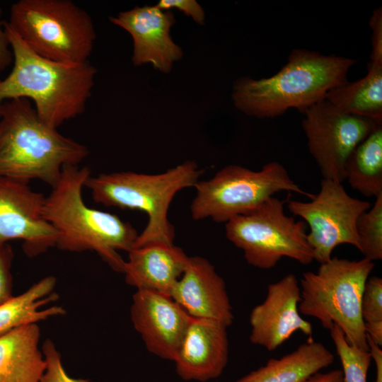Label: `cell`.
Here are the masks:
<instances>
[{"label":"cell","mask_w":382,"mask_h":382,"mask_svg":"<svg viewBox=\"0 0 382 382\" xmlns=\"http://www.w3.org/2000/svg\"><path fill=\"white\" fill-rule=\"evenodd\" d=\"M334 359L333 354L323 343L310 338L293 352L279 359H270L236 382H306Z\"/></svg>","instance_id":"20"},{"label":"cell","mask_w":382,"mask_h":382,"mask_svg":"<svg viewBox=\"0 0 382 382\" xmlns=\"http://www.w3.org/2000/svg\"><path fill=\"white\" fill-rule=\"evenodd\" d=\"M42 352L46 361V369L40 382H88L86 379L74 378L68 375L61 356L51 340L47 339L44 342Z\"/></svg>","instance_id":"27"},{"label":"cell","mask_w":382,"mask_h":382,"mask_svg":"<svg viewBox=\"0 0 382 382\" xmlns=\"http://www.w3.org/2000/svg\"><path fill=\"white\" fill-rule=\"evenodd\" d=\"M13 54V68L0 79V107L15 98L33 102L39 117L56 128L82 114L91 96L96 69L89 62L69 64L44 58L3 21Z\"/></svg>","instance_id":"1"},{"label":"cell","mask_w":382,"mask_h":382,"mask_svg":"<svg viewBox=\"0 0 382 382\" xmlns=\"http://www.w3.org/2000/svg\"><path fill=\"white\" fill-rule=\"evenodd\" d=\"M330 333L341 361L343 382H367L371 361L369 350L349 345L336 325L330 330Z\"/></svg>","instance_id":"25"},{"label":"cell","mask_w":382,"mask_h":382,"mask_svg":"<svg viewBox=\"0 0 382 382\" xmlns=\"http://www.w3.org/2000/svg\"><path fill=\"white\" fill-rule=\"evenodd\" d=\"M371 52L369 64L382 65V8H376L370 18Z\"/></svg>","instance_id":"29"},{"label":"cell","mask_w":382,"mask_h":382,"mask_svg":"<svg viewBox=\"0 0 382 382\" xmlns=\"http://www.w3.org/2000/svg\"><path fill=\"white\" fill-rule=\"evenodd\" d=\"M301 289L294 274H288L268 285L264 301L250 314V341L274 351L296 331L312 338L313 327L299 311Z\"/></svg>","instance_id":"13"},{"label":"cell","mask_w":382,"mask_h":382,"mask_svg":"<svg viewBox=\"0 0 382 382\" xmlns=\"http://www.w3.org/2000/svg\"><path fill=\"white\" fill-rule=\"evenodd\" d=\"M14 253L11 245L0 244V306L13 296V277L11 267Z\"/></svg>","instance_id":"28"},{"label":"cell","mask_w":382,"mask_h":382,"mask_svg":"<svg viewBox=\"0 0 382 382\" xmlns=\"http://www.w3.org/2000/svg\"><path fill=\"white\" fill-rule=\"evenodd\" d=\"M6 23L35 53L64 64L88 62L96 38L89 14L70 0H19Z\"/></svg>","instance_id":"7"},{"label":"cell","mask_w":382,"mask_h":382,"mask_svg":"<svg viewBox=\"0 0 382 382\" xmlns=\"http://www.w3.org/2000/svg\"><path fill=\"white\" fill-rule=\"evenodd\" d=\"M227 328L192 318L173 360L182 379L206 382L221 375L228 358Z\"/></svg>","instance_id":"17"},{"label":"cell","mask_w":382,"mask_h":382,"mask_svg":"<svg viewBox=\"0 0 382 382\" xmlns=\"http://www.w3.org/2000/svg\"><path fill=\"white\" fill-rule=\"evenodd\" d=\"M369 350L376 366V378L374 382H382V349L381 347L367 337Z\"/></svg>","instance_id":"32"},{"label":"cell","mask_w":382,"mask_h":382,"mask_svg":"<svg viewBox=\"0 0 382 382\" xmlns=\"http://www.w3.org/2000/svg\"><path fill=\"white\" fill-rule=\"evenodd\" d=\"M88 148L45 124L27 98L0 107V177L29 183L39 180L51 187L64 166L79 165Z\"/></svg>","instance_id":"4"},{"label":"cell","mask_w":382,"mask_h":382,"mask_svg":"<svg viewBox=\"0 0 382 382\" xmlns=\"http://www.w3.org/2000/svg\"><path fill=\"white\" fill-rule=\"evenodd\" d=\"M56 278L47 276L33 284L23 293L13 296L0 306V335L20 326L37 323L65 313L58 306L42 308L58 299L54 291Z\"/></svg>","instance_id":"21"},{"label":"cell","mask_w":382,"mask_h":382,"mask_svg":"<svg viewBox=\"0 0 382 382\" xmlns=\"http://www.w3.org/2000/svg\"><path fill=\"white\" fill-rule=\"evenodd\" d=\"M359 250L370 261L382 259V194L357 221Z\"/></svg>","instance_id":"24"},{"label":"cell","mask_w":382,"mask_h":382,"mask_svg":"<svg viewBox=\"0 0 382 382\" xmlns=\"http://www.w3.org/2000/svg\"><path fill=\"white\" fill-rule=\"evenodd\" d=\"M12 63V51L4 28L3 21L0 19V73L5 70Z\"/></svg>","instance_id":"31"},{"label":"cell","mask_w":382,"mask_h":382,"mask_svg":"<svg viewBox=\"0 0 382 382\" xmlns=\"http://www.w3.org/2000/svg\"><path fill=\"white\" fill-rule=\"evenodd\" d=\"M110 21L131 35L134 65L151 63L156 69L168 73L173 63L182 58L181 48L170 35L175 23L171 11H163L157 6H136L111 17Z\"/></svg>","instance_id":"15"},{"label":"cell","mask_w":382,"mask_h":382,"mask_svg":"<svg viewBox=\"0 0 382 382\" xmlns=\"http://www.w3.org/2000/svg\"><path fill=\"white\" fill-rule=\"evenodd\" d=\"M325 100L344 113L382 124V65L369 63L365 76L332 88Z\"/></svg>","instance_id":"22"},{"label":"cell","mask_w":382,"mask_h":382,"mask_svg":"<svg viewBox=\"0 0 382 382\" xmlns=\"http://www.w3.org/2000/svg\"><path fill=\"white\" fill-rule=\"evenodd\" d=\"M188 258L174 243L151 242L128 252L122 272L126 282L137 290H150L170 296Z\"/></svg>","instance_id":"18"},{"label":"cell","mask_w":382,"mask_h":382,"mask_svg":"<svg viewBox=\"0 0 382 382\" xmlns=\"http://www.w3.org/2000/svg\"><path fill=\"white\" fill-rule=\"evenodd\" d=\"M190 205L195 220L211 218L226 223L245 214L282 191L295 192L311 199L313 195L303 190L277 161L265 164L261 170L231 165L223 168L207 180H199Z\"/></svg>","instance_id":"8"},{"label":"cell","mask_w":382,"mask_h":382,"mask_svg":"<svg viewBox=\"0 0 382 382\" xmlns=\"http://www.w3.org/2000/svg\"><path fill=\"white\" fill-rule=\"evenodd\" d=\"M90 176L88 167L64 166L59 181L45 197L43 216L57 233V248L95 251L112 269L122 272L125 260L118 252L133 248L137 231L117 215L85 204L82 189Z\"/></svg>","instance_id":"3"},{"label":"cell","mask_w":382,"mask_h":382,"mask_svg":"<svg viewBox=\"0 0 382 382\" xmlns=\"http://www.w3.org/2000/svg\"><path fill=\"white\" fill-rule=\"evenodd\" d=\"M374 267V262L366 258L332 257L316 272H304L299 284L300 314L318 319L328 330L337 326L349 345L369 350L361 303Z\"/></svg>","instance_id":"6"},{"label":"cell","mask_w":382,"mask_h":382,"mask_svg":"<svg viewBox=\"0 0 382 382\" xmlns=\"http://www.w3.org/2000/svg\"><path fill=\"white\" fill-rule=\"evenodd\" d=\"M361 315L366 337L382 346V279L369 277L361 303Z\"/></svg>","instance_id":"26"},{"label":"cell","mask_w":382,"mask_h":382,"mask_svg":"<svg viewBox=\"0 0 382 382\" xmlns=\"http://www.w3.org/2000/svg\"><path fill=\"white\" fill-rule=\"evenodd\" d=\"M306 382H343L342 371L335 369L328 372H318L308 379Z\"/></svg>","instance_id":"33"},{"label":"cell","mask_w":382,"mask_h":382,"mask_svg":"<svg viewBox=\"0 0 382 382\" xmlns=\"http://www.w3.org/2000/svg\"><path fill=\"white\" fill-rule=\"evenodd\" d=\"M302 128L310 154L323 178L342 183L345 167L353 150L379 125L344 113L325 99L302 112Z\"/></svg>","instance_id":"11"},{"label":"cell","mask_w":382,"mask_h":382,"mask_svg":"<svg viewBox=\"0 0 382 382\" xmlns=\"http://www.w3.org/2000/svg\"><path fill=\"white\" fill-rule=\"evenodd\" d=\"M170 296L192 318L219 322L227 327L233 323L225 282L204 257H189Z\"/></svg>","instance_id":"16"},{"label":"cell","mask_w":382,"mask_h":382,"mask_svg":"<svg viewBox=\"0 0 382 382\" xmlns=\"http://www.w3.org/2000/svg\"><path fill=\"white\" fill-rule=\"evenodd\" d=\"M130 313L148 351L173 361L192 317L171 296L145 289L133 295Z\"/></svg>","instance_id":"14"},{"label":"cell","mask_w":382,"mask_h":382,"mask_svg":"<svg viewBox=\"0 0 382 382\" xmlns=\"http://www.w3.org/2000/svg\"><path fill=\"white\" fill-rule=\"evenodd\" d=\"M45 199L28 183L0 177V244L21 240L30 257L56 247L57 233L42 214Z\"/></svg>","instance_id":"12"},{"label":"cell","mask_w":382,"mask_h":382,"mask_svg":"<svg viewBox=\"0 0 382 382\" xmlns=\"http://www.w3.org/2000/svg\"><path fill=\"white\" fill-rule=\"evenodd\" d=\"M202 174L196 163L185 161L158 174L128 171L91 175L84 187L98 204L147 214V224L138 234L134 248L156 241L173 244L175 229L168 218L171 201L180 190L194 187Z\"/></svg>","instance_id":"5"},{"label":"cell","mask_w":382,"mask_h":382,"mask_svg":"<svg viewBox=\"0 0 382 382\" xmlns=\"http://www.w3.org/2000/svg\"><path fill=\"white\" fill-rule=\"evenodd\" d=\"M156 6L162 11L177 8L199 25L204 23V10L195 0H161Z\"/></svg>","instance_id":"30"},{"label":"cell","mask_w":382,"mask_h":382,"mask_svg":"<svg viewBox=\"0 0 382 382\" xmlns=\"http://www.w3.org/2000/svg\"><path fill=\"white\" fill-rule=\"evenodd\" d=\"M357 60L294 49L274 75L258 80L241 77L233 86L237 109L257 118H274L296 108L302 112L325 99L332 88L347 82Z\"/></svg>","instance_id":"2"},{"label":"cell","mask_w":382,"mask_h":382,"mask_svg":"<svg viewBox=\"0 0 382 382\" xmlns=\"http://www.w3.org/2000/svg\"><path fill=\"white\" fill-rule=\"evenodd\" d=\"M37 323L0 335V382H40L46 361L39 347Z\"/></svg>","instance_id":"19"},{"label":"cell","mask_w":382,"mask_h":382,"mask_svg":"<svg viewBox=\"0 0 382 382\" xmlns=\"http://www.w3.org/2000/svg\"><path fill=\"white\" fill-rule=\"evenodd\" d=\"M345 176L349 185L365 197L376 198L382 194V125L351 153Z\"/></svg>","instance_id":"23"},{"label":"cell","mask_w":382,"mask_h":382,"mask_svg":"<svg viewBox=\"0 0 382 382\" xmlns=\"http://www.w3.org/2000/svg\"><path fill=\"white\" fill-rule=\"evenodd\" d=\"M284 204V201L272 197L225 223L227 238L242 250L249 265L269 270L282 257L304 265L314 260L305 222L286 215Z\"/></svg>","instance_id":"9"},{"label":"cell","mask_w":382,"mask_h":382,"mask_svg":"<svg viewBox=\"0 0 382 382\" xmlns=\"http://www.w3.org/2000/svg\"><path fill=\"white\" fill-rule=\"evenodd\" d=\"M287 207L308 224L307 241L314 260L321 264L332 257L339 245L349 244L359 250L357 221L371 204L351 197L342 183L323 178L320 191L309 202L289 200Z\"/></svg>","instance_id":"10"}]
</instances>
